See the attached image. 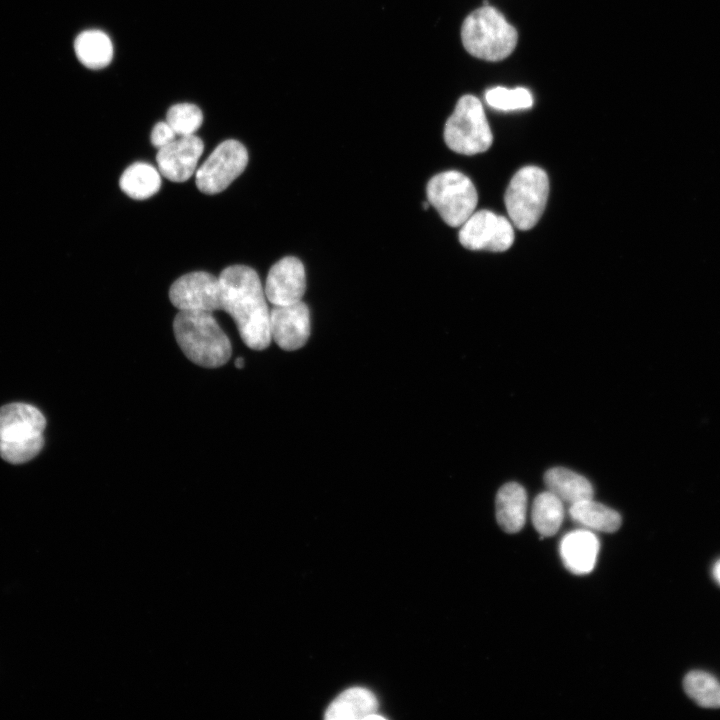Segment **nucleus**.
Listing matches in <instances>:
<instances>
[{
    "label": "nucleus",
    "mask_w": 720,
    "mask_h": 720,
    "mask_svg": "<svg viewBox=\"0 0 720 720\" xmlns=\"http://www.w3.org/2000/svg\"><path fill=\"white\" fill-rule=\"evenodd\" d=\"M218 310L234 320L243 342L263 350L271 342L270 310L257 272L245 265H232L219 275Z\"/></svg>",
    "instance_id": "1"
},
{
    "label": "nucleus",
    "mask_w": 720,
    "mask_h": 720,
    "mask_svg": "<svg viewBox=\"0 0 720 720\" xmlns=\"http://www.w3.org/2000/svg\"><path fill=\"white\" fill-rule=\"evenodd\" d=\"M175 339L193 363L217 368L231 357V342L212 312L179 310L173 321Z\"/></svg>",
    "instance_id": "2"
},
{
    "label": "nucleus",
    "mask_w": 720,
    "mask_h": 720,
    "mask_svg": "<svg viewBox=\"0 0 720 720\" xmlns=\"http://www.w3.org/2000/svg\"><path fill=\"white\" fill-rule=\"evenodd\" d=\"M46 420L34 406L10 403L0 408V456L20 464L34 458L44 445Z\"/></svg>",
    "instance_id": "3"
},
{
    "label": "nucleus",
    "mask_w": 720,
    "mask_h": 720,
    "mask_svg": "<svg viewBox=\"0 0 720 720\" xmlns=\"http://www.w3.org/2000/svg\"><path fill=\"white\" fill-rule=\"evenodd\" d=\"M461 39L472 56L495 62L514 51L518 34L497 9L486 5L466 17L461 27Z\"/></svg>",
    "instance_id": "4"
},
{
    "label": "nucleus",
    "mask_w": 720,
    "mask_h": 720,
    "mask_svg": "<svg viewBox=\"0 0 720 720\" xmlns=\"http://www.w3.org/2000/svg\"><path fill=\"white\" fill-rule=\"evenodd\" d=\"M548 194L549 180L544 170L526 166L517 171L504 198L513 224L524 231L533 228L545 209Z\"/></svg>",
    "instance_id": "5"
},
{
    "label": "nucleus",
    "mask_w": 720,
    "mask_h": 720,
    "mask_svg": "<svg viewBox=\"0 0 720 720\" xmlns=\"http://www.w3.org/2000/svg\"><path fill=\"white\" fill-rule=\"evenodd\" d=\"M446 145L454 152L474 155L488 150L493 136L480 100L462 96L444 127Z\"/></svg>",
    "instance_id": "6"
},
{
    "label": "nucleus",
    "mask_w": 720,
    "mask_h": 720,
    "mask_svg": "<svg viewBox=\"0 0 720 720\" xmlns=\"http://www.w3.org/2000/svg\"><path fill=\"white\" fill-rule=\"evenodd\" d=\"M427 201L451 227L461 226L473 213L478 195L472 181L450 170L433 176L426 186Z\"/></svg>",
    "instance_id": "7"
},
{
    "label": "nucleus",
    "mask_w": 720,
    "mask_h": 720,
    "mask_svg": "<svg viewBox=\"0 0 720 720\" xmlns=\"http://www.w3.org/2000/svg\"><path fill=\"white\" fill-rule=\"evenodd\" d=\"M248 163L245 146L234 139L221 142L197 169L195 182L204 194L225 190L244 171Z\"/></svg>",
    "instance_id": "8"
},
{
    "label": "nucleus",
    "mask_w": 720,
    "mask_h": 720,
    "mask_svg": "<svg viewBox=\"0 0 720 720\" xmlns=\"http://www.w3.org/2000/svg\"><path fill=\"white\" fill-rule=\"evenodd\" d=\"M459 241L470 250L503 252L513 244L514 230L505 217L481 210L461 225Z\"/></svg>",
    "instance_id": "9"
},
{
    "label": "nucleus",
    "mask_w": 720,
    "mask_h": 720,
    "mask_svg": "<svg viewBox=\"0 0 720 720\" xmlns=\"http://www.w3.org/2000/svg\"><path fill=\"white\" fill-rule=\"evenodd\" d=\"M219 278L204 271L179 277L170 287L169 298L179 310H218Z\"/></svg>",
    "instance_id": "10"
},
{
    "label": "nucleus",
    "mask_w": 720,
    "mask_h": 720,
    "mask_svg": "<svg viewBox=\"0 0 720 720\" xmlns=\"http://www.w3.org/2000/svg\"><path fill=\"white\" fill-rule=\"evenodd\" d=\"M310 330V312L304 302L274 306L270 310L271 339L281 349L286 351L300 349L306 344Z\"/></svg>",
    "instance_id": "11"
},
{
    "label": "nucleus",
    "mask_w": 720,
    "mask_h": 720,
    "mask_svg": "<svg viewBox=\"0 0 720 720\" xmlns=\"http://www.w3.org/2000/svg\"><path fill=\"white\" fill-rule=\"evenodd\" d=\"M305 290V268L298 258L284 257L270 268L264 291L266 298L273 306L299 302Z\"/></svg>",
    "instance_id": "12"
},
{
    "label": "nucleus",
    "mask_w": 720,
    "mask_h": 720,
    "mask_svg": "<svg viewBox=\"0 0 720 720\" xmlns=\"http://www.w3.org/2000/svg\"><path fill=\"white\" fill-rule=\"evenodd\" d=\"M203 150L204 143L198 136H180L158 150V170L170 181L184 182L195 172Z\"/></svg>",
    "instance_id": "13"
},
{
    "label": "nucleus",
    "mask_w": 720,
    "mask_h": 720,
    "mask_svg": "<svg viewBox=\"0 0 720 720\" xmlns=\"http://www.w3.org/2000/svg\"><path fill=\"white\" fill-rule=\"evenodd\" d=\"M600 543L591 530L578 529L567 533L559 551L566 569L576 575L590 573L596 564Z\"/></svg>",
    "instance_id": "14"
},
{
    "label": "nucleus",
    "mask_w": 720,
    "mask_h": 720,
    "mask_svg": "<svg viewBox=\"0 0 720 720\" xmlns=\"http://www.w3.org/2000/svg\"><path fill=\"white\" fill-rule=\"evenodd\" d=\"M499 526L507 533L520 531L526 521L527 495L520 484L509 482L501 486L495 501Z\"/></svg>",
    "instance_id": "15"
},
{
    "label": "nucleus",
    "mask_w": 720,
    "mask_h": 720,
    "mask_svg": "<svg viewBox=\"0 0 720 720\" xmlns=\"http://www.w3.org/2000/svg\"><path fill=\"white\" fill-rule=\"evenodd\" d=\"M74 51L81 64L92 70L107 67L114 56V46L110 36L99 29L80 32L74 40Z\"/></svg>",
    "instance_id": "16"
},
{
    "label": "nucleus",
    "mask_w": 720,
    "mask_h": 720,
    "mask_svg": "<svg viewBox=\"0 0 720 720\" xmlns=\"http://www.w3.org/2000/svg\"><path fill=\"white\" fill-rule=\"evenodd\" d=\"M378 702L366 688L353 687L342 692L327 708V720H360L375 713Z\"/></svg>",
    "instance_id": "17"
},
{
    "label": "nucleus",
    "mask_w": 720,
    "mask_h": 720,
    "mask_svg": "<svg viewBox=\"0 0 720 720\" xmlns=\"http://www.w3.org/2000/svg\"><path fill=\"white\" fill-rule=\"evenodd\" d=\"M548 491L556 495L563 503L570 505L591 499L593 488L582 475L563 467H554L544 475Z\"/></svg>",
    "instance_id": "18"
},
{
    "label": "nucleus",
    "mask_w": 720,
    "mask_h": 720,
    "mask_svg": "<svg viewBox=\"0 0 720 720\" xmlns=\"http://www.w3.org/2000/svg\"><path fill=\"white\" fill-rule=\"evenodd\" d=\"M569 516L588 530L612 533L621 525V516L617 511L592 498L570 505Z\"/></svg>",
    "instance_id": "19"
},
{
    "label": "nucleus",
    "mask_w": 720,
    "mask_h": 720,
    "mask_svg": "<svg viewBox=\"0 0 720 720\" xmlns=\"http://www.w3.org/2000/svg\"><path fill=\"white\" fill-rule=\"evenodd\" d=\"M159 170L145 162H135L122 173L119 186L132 199L144 200L158 192L161 187Z\"/></svg>",
    "instance_id": "20"
},
{
    "label": "nucleus",
    "mask_w": 720,
    "mask_h": 720,
    "mask_svg": "<svg viewBox=\"0 0 720 720\" xmlns=\"http://www.w3.org/2000/svg\"><path fill=\"white\" fill-rule=\"evenodd\" d=\"M531 517L540 536H553L564 519L563 502L550 491L542 492L534 499Z\"/></svg>",
    "instance_id": "21"
},
{
    "label": "nucleus",
    "mask_w": 720,
    "mask_h": 720,
    "mask_svg": "<svg viewBox=\"0 0 720 720\" xmlns=\"http://www.w3.org/2000/svg\"><path fill=\"white\" fill-rule=\"evenodd\" d=\"M686 694L699 706L720 708V682L712 674L693 670L683 679Z\"/></svg>",
    "instance_id": "22"
},
{
    "label": "nucleus",
    "mask_w": 720,
    "mask_h": 720,
    "mask_svg": "<svg viewBox=\"0 0 720 720\" xmlns=\"http://www.w3.org/2000/svg\"><path fill=\"white\" fill-rule=\"evenodd\" d=\"M166 121L178 136L191 135L201 127L203 113L193 103H177L168 109Z\"/></svg>",
    "instance_id": "23"
},
{
    "label": "nucleus",
    "mask_w": 720,
    "mask_h": 720,
    "mask_svg": "<svg viewBox=\"0 0 720 720\" xmlns=\"http://www.w3.org/2000/svg\"><path fill=\"white\" fill-rule=\"evenodd\" d=\"M485 99L491 107L503 111L527 109L533 104L530 91L521 87L516 89L494 87L486 91Z\"/></svg>",
    "instance_id": "24"
},
{
    "label": "nucleus",
    "mask_w": 720,
    "mask_h": 720,
    "mask_svg": "<svg viewBox=\"0 0 720 720\" xmlns=\"http://www.w3.org/2000/svg\"><path fill=\"white\" fill-rule=\"evenodd\" d=\"M177 134L173 128L165 121L157 122L151 131V143L158 149L169 144L176 139Z\"/></svg>",
    "instance_id": "25"
},
{
    "label": "nucleus",
    "mask_w": 720,
    "mask_h": 720,
    "mask_svg": "<svg viewBox=\"0 0 720 720\" xmlns=\"http://www.w3.org/2000/svg\"><path fill=\"white\" fill-rule=\"evenodd\" d=\"M712 575L716 582L720 585V559L714 564Z\"/></svg>",
    "instance_id": "26"
},
{
    "label": "nucleus",
    "mask_w": 720,
    "mask_h": 720,
    "mask_svg": "<svg viewBox=\"0 0 720 720\" xmlns=\"http://www.w3.org/2000/svg\"><path fill=\"white\" fill-rule=\"evenodd\" d=\"M235 366H236L237 368H243V366H244V359H243V358H240V357L236 358V360H235Z\"/></svg>",
    "instance_id": "27"
},
{
    "label": "nucleus",
    "mask_w": 720,
    "mask_h": 720,
    "mask_svg": "<svg viewBox=\"0 0 720 720\" xmlns=\"http://www.w3.org/2000/svg\"><path fill=\"white\" fill-rule=\"evenodd\" d=\"M370 719H385V718L383 716L372 713L365 718V720H370Z\"/></svg>",
    "instance_id": "28"
}]
</instances>
